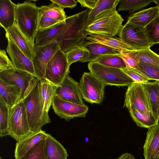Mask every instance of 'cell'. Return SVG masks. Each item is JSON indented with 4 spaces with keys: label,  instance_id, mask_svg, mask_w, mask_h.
I'll return each mask as SVG.
<instances>
[{
    "label": "cell",
    "instance_id": "obj_13",
    "mask_svg": "<svg viewBox=\"0 0 159 159\" xmlns=\"http://www.w3.org/2000/svg\"><path fill=\"white\" fill-rule=\"evenodd\" d=\"M56 95L61 98L80 105H85L82 97L79 83L67 75L62 82L57 86Z\"/></svg>",
    "mask_w": 159,
    "mask_h": 159
},
{
    "label": "cell",
    "instance_id": "obj_10",
    "mask_svg": "<svg viewBox=\"0 0 159 159\" xmlns=\"http://www.w3.org/2000/svg\"><path fill=\"white\" fill-rule=\"evenodd\" d=\"M119 36L124 43L133 50L150 48L153 46L148 41L144 28L127 22Z\"/></svg>",
    "mask_w": 159,
    "mask_h": 159
},
{
    "label": "cell",
    "instance_id": "obj_18",
    "mask_svg": "<svg viewBox=\"0 0 159 159\" xmlns=\"http://www.w3.org/2000/svg\"><path fill=\"white\" fill-rule=\"evenodd\" d=\"M143 149L145 159H159V124L148 129Z\"/></svg>",
    "mask_w": 159,
    "mask_h": 159
},
{
    "label": "cell",
    "instance_id": "obj_28",
    "mask_svg": "<svg viewBox=\"0 0 159 159\" xmlns=\"http://www.w3.org/2000/svg\"><path fill=\"white\" fill-rule=\"evenodd\" d=\"M39 15L52 18L60 22H66L67 17L64 8L52 3L40 7Z\"/></svg>",
    "mask_w": 159,
    "mask_h": 159
},
{
    "label": "cell",
    "instance_id": "obj_12",
    "mask_svg": "<svg viewBox=\"0 0 159 159\" xmlns=\"http://www.w3.org/2000/svg\"><path fill=\"white\" fill-rule=\"evenodd\" d=\"M52 106L55 113L66 121L76 117H85L89 108L85 105L78 104L64 100L55 95Z\"/></svg>",
    "mask_w": 159,
    "mask_h": 159
},
{
    "label": "cell",
    "instance_id": "obj_31",
    "mask_svg": "<svg viewBox=\"0 0 159 159\" xmlns=\"http://www.w3.org/2000/svg\"><path fill=\"white\" fill-rule=\"evenodd\" d=\"M118 55L111 54L100 56L93 62H97L105 66L120 69L126 67L124 60Z\"/></svg>",
    "mask_w": 159,
    "mask_h": 159
},
{
    "label": "cell",
    "instance_id": "obj_15",
    "mask_svg": "<svg viewBox=\"0 0 159 159\" xmlns=\"http://www.w3.org/2000/svg\"><path fill=\"white\" fill-rule=\"evenodd\" d=\"M7 39L8 45L6 50L14 67L27 72L36 78L32 61L27 57L13 41Z\"/></svg>",
    "mask_w": 159,
    "mask_h": 159
},
{
    "label": "cell",
    "instance_id": "obj_37",
    "mask_svg": "<svg viewBox=\"0 0 159 159\" xmlns=\"http://www.w3.org/2000/svg\"><path fill=\"white\" fill-rule=\"evenodd\" d=\"M139 70L145 74L150 80L159 81V67L151 64L139 62Z\"/></svg>",
    "mask_w": 159,
    "mask_h": 159
},
{
    "label": "cell",
    "instance_id": "obj_32",
    "mask_svg": "<svg viewBox=\"0 0 159 159\" xmlns=\"http://www.w3.org/2000/svg\"><path fill=\"white\" fill-rule=\"evenodd\" d=\"M154 0H120L118 12L127 11L130 13L142 8L149 4Z\"/></svg>",
    "mask_w": 159,
    "mask_h": 159
},
{
    "label": "cell",
    "instance_id": "obj_29",
    "mask_svg": "<svg viewBox=\"0 0 159 159\" xmlns=\"http://www.w3.org/2000/svg\"><path fill=\"white\" fill-rule=\"evenodd\" d=\"M120 0H99L94 9L89 10L86 20V27L98 14L104 10L117 6Z\"/></svg>",
    "mask_w": 159,
    "mask_h": 159
},
{
    "label": "cell",
    "instance_id": "obj_26",
    "mask_svg": "<svg viewBox=\"0 0 159 159\" xmlns=\"http://www.w3.org/2000/svg\"><path fill=\"white\" fill-rule=\"evenodd\" d=\"M138 62L144 63L159 67V55L150 48L132 50L125 52Z\"/></svg>",
    "mask_w": 159,
    "mask_h": 159
},
{
    "label": "cell",
    "instance_id": "obj_5",
    "mask_svg": "<svg viewBox=\"0 0 159 159\" xmlns=\"http://www.w3.org/2000/svg\"><path fill=\"white\" fill-rule=\"evenodd\" d=\"M90 72L106 86H129L134 81L122 70L105 66L94 62L88 64Z\"/></svg>",
    "mask_w": 159,
    "mask_h": 159
},
{
    "label": "cell",
    "instance_id": "obj_39",
    "mask_svg": "<svg viewBox=\"0 0 159 159\" xmlns=\"http://www.w3.org/2000/svg\"><path fill=\"white\" fill-rule=\"evenodd\" d=\"M60 23L57 20L44 15H39L38 30L46 29Z\"/></svg>",
    "mask_w": 159,
    "mask_h": 159
},
{
    "label": "cell",
    "instance_id": "obj_19",
    "mask_svg": "<svg viewBox=\"0 0 159 159\" xmlns=\"http://www.w3.org/2000/svg\"><path fill=\"white\" fill-rule=\"evenodd\" d=\"M16 6L10 0H0V24L6 31L16 23Z\"/></svg>",
    "mask_w": 159,
    "mask_h": 159
},
{
    "label": "cell",
    "instance_id": "obj_6",
    "mask_svg": "<svg viewBox=\"0 0 159 159\" xmlns=\"http://www.w3.org/2000/svg\"><path fill=\"white\" fill-rule=\"evenodd\" d=\"M9 135L17 142L32 132L22 101L9 108Z\"/></svg>",
    "mask_w": 159,
    "mask_h": 159
},
{
    "label": "cell",
    "instance_id": "obj_4",
    "mask_svg": "<svg viewBox=\"0 0 159 159\" xmlns=\"http://www.w3.org/2000/svg\"><path fill=\"white\" fill-rule=\"evenodd\" d=\"M115 6L104 11L97 15L86 28L90 34L114 37L119 34L124 20Z\"/></svg>",
    "mask_w": 159,
    "mask_h": 159
},
{
    "label": "cell",
    "instance_id": "obj_38",
    "mask_svg": "<svg viewBox=\"0 0 159 159\" xmlns=\"http://www.w3.org/2000/svg\"><path fill=\"white\" fill-rule=\"evenodd\" d=\"M121 69L135 82L143 83L150 80L142 72L137 69L126 67Z\"/></svg>",
    "mask_w": 159,
    "mask_h": 159
},
{
    "label": "cell",
    "instance_id": "obj_7",
    "mask_svg": "<svg viewBox=\"0 0 159 159\" xmlns=\"http://www.w3.org/2000/svg\"><path fill=\"white\" fill-rule=\"evenodd\" d=\"M79 84L82 97L86 101L96 104L102 102L106 85L91 72L84 73Z\"/></svg>",
    "mask_w": 159,
    "mask_h": 159
},
{
    "label": "cell",
    "instance_id": "obj_27",
    "mask_svg": "<svg viewBox=\"0 0 159 159\" xmlns=\"http://www.w3.org/2000/svg\"><path fill=\"white\" fill-rule=\"evenodd\" d=\"M129 110L131 116L138 126L149 129L158 124V121L152 116L141 112L134 108Z\"/></svg>",
    "mask_w": 159,
    "mask_h": 159
},
{
    "label": "cell",
    "instance_id": "obj_20",
    "mask_svg": "<svg viewBox=\"0 0 159 159\" xmlns=\"http://www.w3.org/2000/svg\"><path fill=\"white\" fill-rule=\"evenodd\" d=\"M159 15L158 6L151 7L130 15L127 22L144 28Z\"/></svg>",
    "mask_w": 159,
    "mask_h": 159
},
{
    "label": "cell",
    "instance_id": "obj_46",
    "mask_svg": "<svg viewBox=\"0 0 159 159\" xmlns=\"http://www.w3.org/2000/svg\"><path fill=\"white\" fill-rule=\"evenodd\" d=\"M0 159H2L1 157H0Z\"/></svg>",
    "mask_w": 159,
    "mask_h": 159
},
{
    "label": "cell",
    "instance_id": "obj_21",
    "mask_svg": "<svg viewBox=\"0 0 159 159\" xmlns=\"http://www.w3.org/2000/svg\"><path fill=\"white\" fill-rule=\"evenodd\" d=\"M0 96L10 108L20 99L21 90L19 87L8 84L0 79Z\"/></svg>",
    "mask_w": 159,
    "mask_h": 159
},
{
    "label": "cell",
    "instance_id": "obj_34",
    "mask_svg": "<svg viewBox=\"0 0 159 159\" xmlns=\"http://www.w3.org/2000/svg\"><path fill=\"white\" fill-rule=\"evenodd\" d=\"M89 51L83 45L77 47L67 53V60L70 66L77 61L86 62L90 57Z\"/></svg>",
    "mask_w": 159,
    "mask_h": 159
},
{
    "label": "cell",
    "instance_id": "obj_14",
    "mask_svg": "<svg viewBox=\"0 0 159 159\" xmlns=\"http://www.w3.org/2000/svg\"><path fill=\"white\" fill-rule=\"evenodd\" d=\"M34 78L29 72L14 67L0 72V79L21 89V95L20 101L23 99Z\"/></svg>",
    "mask_w": 159,
    "mask_h": 159
},
{
    "label": "cell",
    "instance_id": "obj_8",
    "mask_svg": "<svg viewBox=\"0 0 159 159\" xmlns=\"http://www.w3.org/2000/svg\"><path fill=\"white\" fill-rule=\"evenodd\" d=\"M134 108L141 112L152 116L148 97L143 83L134 82L128 86L123 107Z\"/></svg>",
    "mask_w": 159,
    "mask_h": 159
},
{
    "label": "cell",
    "instance_id": "obj_48",
    "mask_svg": "<svg viewBox=\"0 0 159 159\" xmlns=\"http://www.w3.org/2000/svg\"><path fill=\"white\" fill-rule=\"evenodd\" d=\"M158 82V83H159V81H157Z\"/></svg>",
    "mask_w": 159,
    "mask_h": 159
},
{
    "label": "cell",
    "instance_id": "obj_23",
    "mask_svg": "<svg viewBox=\"0 0 159 159\" xmlns=\"http://www.w3.org/2000/svg\"><path fill=\"white\" fill-rule=\"evenodd\" d=\"M86 39L89 41L100 43L121 52L133 50L124 43L120 38L104 35L90 34Z\"/></svg>",
    "mask_w": 159,
    "mask_h": 159
},
{
    "label": "cell",
    "instance_id": "obj_2",
    "mask_svg": "<svg viewBox=\"0 0 159 159\" xmlns=\"http://www.w3.org/2000/svg\"><path fill=\"white\" fill-rule=\"evenodd\" d=\"M21 101L25 107L32 132L41 131L43 126L51 122L48 112L44 109L40 80L35 78L33 79Z\"/></svg>",
    "mask_w": 159,
    "mask_h": 159
},
{
    "label": "cell",
    "instance_id": "obj_45",
    "mask_svg": "<svg viewBox=\"0 0 159 159\" xmlns=\"http://www.w3.org/2000/svg\"><path fill=\"white\" fill-rule=\"evenodd\" d=\"M153 2L155 3L157 5V6L159 7V0H154Z\"/></svg>",
    "mask_w": 159,
    "mask_h": 159
},
{
    "label": "cell",
    "instance_id": "obj_42",
    "mask_svg": "<svg viewBox=\"0 0 159 159\" xmlns=\"http://www.w3.org/2000/svg\"><path fill=\"white\" fill-rule=\"evenodd\" d=\"M52 3L61 7L72 8L76 6L77 2L75 0H50Z\"/></svg>",
    "mask_w": 159,
    "mask_h": 159
},
{
    "label": "cell",
    "instance_id": "obj_30",
    "mask_svg": "<svg viewBox=\"0 0 159 159\" xmlns=\"http://www.w3.org/2000/svg\"><path fill=\"white\" fill-rule=\"evenodd\" d=\"M41 81V94L45 111L48 112L52 106L53 98L56 95L57 86L44 79Z\"/></svg>",
    "mask_w": 159,
    "mask_h": 159
},
{
    "label": "cell",
    "instance_id": "obj_3",
    "mask_svg": "<svg viewBox=\"0 0 159 159\" xmlns=\"http://www.w3.org/2000/svg\"><path fill=\"white\" fill-rule=\"evenodd\" d=\"M39 7L28 1L18 3L16 7V22L20 31L35 45V39L38 31Z\"/></svg>",
    "mask_w": 159,
    "mask_h": 159
},
{
    "label": "cell",
    "instance_id": "obj_16",
    "mask_svg": "<svg viewBox=\"0 0 159 159\" xmlns=\"http://www.w3.org/2000/svg\"><path fill=\"white\" fill-rule=\"evenodd\" d=\"M6 37L13 41L28 58L32 61L34 56L35 45L18 29L16 22L6 33Z\"/></svg>",
    "mask_w": 159,
    "mask_h": 159
},
{
    "label": "cell",
    "instance_id": "obj_11",
    "mask_svg": "<svg viewBox=\"0 0 159 159\" xmlns=\"http://www.w3.org/2000/svg\"><path fill=\"white\" fill-rule=\"evenodd\" d=\"M60 49L55 41L44 45L35 47L34 56L32 61L36 78L39 80L45 79L47 65Z\"/></svg>",
    "mask_w": 159,
    "mask_h": 159
},
{
    "label": "cell",
    "instance_id": "obj_41",
    "mask_svg": "<svg viewBox=\"0 0 159 159\" xmlns=\"http://www.w3.org/2000/svg\"><path fill=\"white\" fill-rule=\"evenodd\" d=\"M118 55L123 59L126 64L127 67L135 69L138 68L139 62L126 52H121L120 54Z\"/></svg>",
    "mask_w": 159,
    "mask_h": 159
},
{
    "label": "cell",
    "instance_id": "obj_35",
    "mask_svg": "<svg viewBox=\"0 0 159 159\" xmlns=\"http://www.w3.org/2000/svg\"><path fill=\"white\" fill-rule=\"evenodd\" d=\"M144 30L148 41L152 45L159 43V15Z\"/></svg>",
    "mask_w": 159,
    "mask_h": 159
},
{
    "label": "cell",
    "instance_id": "obj_17",
    "mask_svg": "<svg viewBox=\"0 0 159 159\" xmlns=\"http://www.w3.org/2000/svg\"><path fill=\"white\" fill-rule=\"evenodd\" d=\"M48 134L42 130L35 132H31L17 142L15 150V159H19L40 141L46 139L48 137Z\"/></svg>",
    "mask_w": 159,
    "mask_h": 159
},
{
    "label": "cell",
    "instance_id": "obj_40",
    "mask_svg": "<svg viewBox=\"0 0 159 159\" xmlns=\"http://www.w3.org/2000/svg\"><path fill=\"white\" fill-rule=\"evenodd\" d=\"M14 67L12 61L4 50H0V72Z\"/></svg>",
    "mask_w": 159,
    "mask_h": 159
},
{
    "label": "cell",
    "instance_id": "obj_25",
    "mask_svg": "<svg viewBox=\"0 0 159 159\" xmlns=\"http://www.w3.org/2000/svg\"><path fill=\"white\" fill-rule=\"evenodd\" d=\"M83 46L88 49L90 53V57L86 62L93 61L100 56L120 53V52L118 50L99 43L85 42Z\"/></svg>",
    "mask_w": 159,
    "mask_h": 159
},
{
    "label": "cell",
    "instance_id": "obj_43",
    "mask_svg": "<svg viewBox=\"0 0 159 159\" xmlns=\"http://www.w3.org/2000/svg\"><path fill=\"white\" fill-rule=\"evenodd\" d=\"M99 0H77L82 7H86L90 9H94L96 6Z\"/></svg>",
    "mask_w": 159,
    "mask_h": 159
},
{
    "label": "cell",
    "instance_id": "obj_9",
    "mask_svg": "<svg viewBox=\"0 0 159 159\" xmlns=\"http://www.w3.org/2000/svg\"><path fill=\"white\" fill-rule=\"evenodd\" d=\"M67 54L60 49L48 63L46 69L45 79L57 86L61 84L69 72Z\"/></svg>",
    "mask_w": 159,
    "mask_h": 159
},
{
    "label": "cell",
    "instance_id": "obj_36",
    "mask_svg": "<svg viewBox=\"0 0 159 159\" xmlns=\"http://www.w3.org/2000/svg\"><path fill=\"white\" fill-rule=\"evenodd\" d=\"M45 140L40 141L19 159H45Z\"/></svg>",
    "mask_w": 159,
    "mask_h": 159
},
{
    "label": "cell",
    "instance_id": "obj_1",
    "mask_svg": "<svg viewBox=\"0 0 159 159\" xmlns=\"http://www.w3.org/2000/svg\"><path fill=\"white\" fill-rule=\"evenodd\" d=\"M88 11L87 9L67 16L66 22H60L50 28L52 41H55L64 52L67 54L83 46L86 37L90 34L86 30Z\"/></svg>",
    "mask_w": 159,
    "mask_h": 159
},
{
    "label": "cell",
    "instance_id": "obj_33",
    "mask_svg": "<svg viewBox=\"0 0 159 159\" xmlns=\"http://www.w3.org/2000/svg\"><path fill=\"white\" fill-rule=\"evenodd\" d=\"M9 108L0 96V136L9 135Z\"/></svg>",
    "mask_w": 159,
    "mask_h": 159
},
{
    "label": "cell",
    "instance_id": "obj_22",
    "mask_svg": "<svg viewBox=\"0 0 159 159\" xmlns=\"http://www.w3.org/2000/svg\"><path fill=\"white\" fill-rule=\"evenodd\" d=\"M45 140V159H67L66 150L58 141L48 134Z\"/></svg>",
    "mask_w": 159,
    "mask_h": 159
},
{
    "label": "cell",
    "instance_id": "obj_47",
    "mask_svg": "<svg viewBox=\"0 0 159 159\" xmlns=\"http://www.w3.org/2000/svg\"><path fill=\"white\" fill-rule=\"evenodd\" d=\"M158 124H159V120L158 121Z\"/></svg>",
    "mask_w": 159,
    "mask_h": 159
},
{
    "label": "cell",
    "instance_id": "obj_24",
    "mask_svg": "<svg viewBox=\"0 0 159 159\" xmlns=\"http://www.w3.org/2000/svg\"><path fill=\"white\" fill-rule=\"evenodd\" d=\"M149 99L151 109L153 117L159 120V86L157 81L143 83Z\"/></svg>",
    "mask_w": 159,
    "mask_h": 159
},
{
    "label": "cell",
    "instance_id": "obj_44",
    "mask_svg": "<svg viewBox=\"0 0 159 159\" xmlns=\"http://www.w3.org/2000/svg\"><path fill=\"white\" fill-rule=\"evenodd\" d=\"M117 159H134V157L132 154L127 152L121 155Z\"/></svg>",
    "mask_w": 159,
    "mask_h": 159
}]
</instances>
